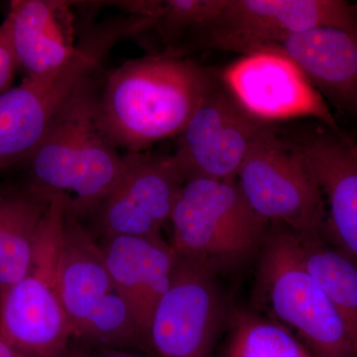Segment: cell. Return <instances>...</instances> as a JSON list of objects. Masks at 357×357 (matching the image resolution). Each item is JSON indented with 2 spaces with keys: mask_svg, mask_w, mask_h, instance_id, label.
Wrapping results in <instances>:
<instances>
[{
  "mask_svg": "<svg viewBox=\"0 0 357 357\" xmlns=\"http://www.w3.org/2000/svg\"><path fill=\"white\" fill-rule=\"evenodd\" d=\"M249 115L264 123L311 119L337 134L340 130L324 96L285 54L264 49L245 54L218 77Z\"/></svg>",
  "mask_w": 357,
  "mask_h": 357,
  "instance_id": "8fae6325",
  "label": "cell"
},
{
  "mask_svg": "<svg viewBox=\"0 0 357 357\" xmlns=\"http://www.w3.org/2000/svg\"><path fill=\"white\" fill-rule=\"evenodd\" d=\"M66 208L64 199H51L31 271L0 293V335L20 357H61L74 340L57 283Z\"/></svg>",
  "mask_w": 357,
  "mask_h": 357,
  "instance_id": "8992f818",
  "label": "cell"
},
{
  "mask_svg": "<svg viewBox=\"0 0 357 357\" xmlns=\"http://www.w3.org/2000/svg\"><path fill=\"white\" fill-rule=\"evenodd\" d=\"M354 6H356V10H357V2H356V3H354Z\"/></svg>",
  "mask_w": 357,
  "mask_h": 357,
  "instance_id": "d4e9b609",
  "label": "cell"
},
{
  "mask_svg": "<svg viewBox=\"0 0 357 357\" xmlns=\"http://www.w3.org/2000/svg\"><path fill=\"white\" fill-rule=\"evenodd\" d=\"M61 357H84L83 354H82L81 349H79V345H77V342H70L68 349H66L64 354H62Z\"/></svg>",
  "mask_w": 357,
  "mask_h": 357,
  "instance_id": "cb8c5ba5",
  "label": "cell"
},
{
  "mask_svg": "<svg viewBox=\"0 0 357 357\" xmlns=\"http://www.w3.org/2000/svg\"><path fill=\"white\" fill-rule=\"evenodd\" d=\"M217 357H317L283 326L245 309L229 310Z\"/></svg>",
  "mask_w": 357,
  "mask_h": 357,
  "instance_id": "ffe728a7",
  "label": "cell"
},
{
  "mask_svg": "<svg viewBox=\"0 0 357 357\" xmlns=\"http://www.w3.org/2000/svg\"><path fill=\"white\" fill-rule=\"evenodd\" d=\"M74 2L13 0L6 18L18 68L26 77H48L81 53L75 40Z\"/></svg>",
  "mask_w": 357,
  "mask_h": 357,
  "instance_id": "2e32d148",
  "label": "cell"
},
{
  "mask_svg": "<svg viewBox=\"0 0 357 357\" xmlns=\"http://www.w3.org/2000/svg\"><path fill=\"white\" fill-rule=\"evenodd\" d=\"M98 241L115 285L151 351L150 326L160 300L170 287L177 253L162 234L105 236Z\"/></svg>",
  "mask_w": 357,
  "mask_h": 357,
  "instance_id": "9a60e30c",
  "label": "cell"
},
{
  "mask_svg": "<svg viewBox=\"0 0 357 357\" xmlns=\"http://www.w3.org/2000/svg\"><path fill=\"white\" fill-rule=\"evenodd\" d=\"M124 158L123 175L91 218L96 238L161 234L187 180L174 154L147 150Z\"/></svg>",
  "mask_w": 357,
  "mask_h": 357,
  "instance_id": "7c38bea8",
  "label": "cell"
},
{
  "mask_svg": "<svg viewBox=\"0 0 357 357\" xmlns=\"http://www.w3.org/2000/svg\"><path fill=\"white\" fill-rule=\"evenodd\" d=\"M236 183L265 222L284 225L304 238L324 236L325 199L299 152L276 126L251 148Z\"/></svg>",
  "mask_w": 357,
  "mask_h": 357,
  "instance_id": "52a82bcc",
  "label": "cell"
},
{
  "mask_svg": "<svg viewBox=\"0 0 357 357\" xmlns=\"http://www.w3.org/2000/svg\"><path fill=\"white\" fill-rule=\"evenodd\" d=\"M288 137L328 202L324 237L357 259L356 143L319 123Z\"/></svg>",
  "mask_w": 357,
  "mask_h": 357,
  "instance_id": "5bb4252c",
  "label": "cell"
},
{
  "mask_svg": "<svg viewBox=\"0 0 357 357\" xmlns=\"http://www.w3.org/2000/svg\"><path fill=\"white\" fill-rule=\"evenodd\" d=\"M57 283L74 340L150 351L96 236L67 208L59 229Z\"/></svg>",
  "mask_w": 357,
  "mask_h": 357,
  "instance_id": "3957f363",
  "label": "cell"
},
{
  "mask_svg": "<svg viewBox=\"0 0 357 357\" xmlns=\"http://www.w3.org/2000/svg\"><path fill=\"white\" fill-rule=\"evenodd\" d=\"M76 342V340H75ZM84 357H141L135 354L126 351V349H114V347H98L76 342Z\"/></svg>",
  "mask_w": 357,
  "mask_h": 357,
  "instance_id": "7402d4cb",
  "label": "cell"
},
{
  "mask_svg": "<svg viewBox=\"0 0 357 357\" xmlns=\"http://www.w3.org/2000/svg\"><path fill=\"white\" fill-rule=\"evenodd\" d=\"M356 263H357V259H356Z\"/></svg>",
  "mask_w": 357,
  "mask_h": 357,
  "instance_id": "484cf974",
  "label": "cell"
},
{
  "mask_svg": "<svg viewBox=\"0 0 357 357\" xmlns=\"http://www.w3.org/2000/svg\"><path fill=\"white\" fill-rule=\"evenodd\" d=\"M174 250L218 275L259 252L269 223L256 215L236 180H185L170 220Z\"/></svg>",
  "mask_w": 357,
  "mask_h": 357,
  "instance_id": "5b68a950",
  "label": "cell"
},
{
  "mask_svg": "<svg viewBox=\"0 0 357 357\" xmlns=\"http://www.w3.org/2000/svg\"><path fill=\"white\" fill-rule=\"evenodd\" d=\"M51 199L29 185H0V293L31 271Z\"/></svg>",
  "mask_w": 357,
  "mask_h": 357,
  "instance_id": "ac0fdd59",
  "label": "cell"
},
{
  "mask_svg": "<svg viewBox=\"0 0 357 357\" xmlns=\"http://www.w3.org/2000/svg\"><path fill=\"white\" fill-rule=\"evenodd\" d=\"M335 27L357 33L354 3L344 0H225L191 51L251 53L273 49L307 30Z\"/></svg>",
  "mask_w": 357,
  "mask_h": 357,
  "instance_id": "ba28073f",
  "label": "cell"
},
{
  "mask_svg": "<svg viewBox=\"0 0 357 357\" xmlns=\"http://www.w3.org/2000/svg\"><path fill=\"white\" fill-rule=\"evenodd\" d=\"M273 49L293 60L326 100L357 121V33L314 28Z\"/></svg>",
  "mask_w": 357,
  "mask_h": 357,
  "instance_id": "e0dca14e",
  "label": "cell"
},
{
  "mask_svg": "<svg viewBox=\"0 0 357 357\" xmlns=\"http://www.w3.org/2000/svg\"><path fill=\"white\" fill-rule=\"evenodd\" d=\"M270 126L249 115L218 79L177 136L174 156L187 180L234 181L251 148Z\"/></svg>",
  "mask_w": 357,
  "mask_h": 357,
  "instance_id": "4fadbf2b",
  "label": "cell"
},
{
  "mask_svg": "<svg viewBox=\"0 0 357 357\" xmlns=\"http://www.w3.org/2000/svg\"><path fill=\"white\" fill-rule=\"evenodd\" d=\"M255 300L266 318L290 331L317 357H354L342 319L307 271L299 238L284 225L269 223Z\"/></svg>",
  "mask_w": 357,
  "mask_h": 357,
  "instance_id": "277c9868",
  "label": "cell"
},
{
  "mask_svg": "<svg viewBox=\"0 0 357 357\" xmlns=\"http://www.w3.org/2000/svg\"><path fill=\"white\" fill-rule=\"evenodd\" d=\"M307 271L316 279L342 319L357 357V263L324 236L299 237Z\"/></svg>",
  "mask_w": 357,
  "mask_h": 357,
  "instance_id": "d6986e66",
  "label": "cell"
},
{
  "mask_svg": "<svg viewBox=\"0 0 357 357\" xmlns=\"http://www.w3.org/2000/svg\"><path fill=\"white\" fill-rule=\"evenodd\" d=\"M18 63L6 20L0 24V95L10 89Z\"/></svg>",
  "mask_w": 357,
  "mask_h": 357,
  "instance_id": "44dd1931",
  "label": "cell"
},
{
  "mask_svg": "<svg viewBox=\"0 0 357 357\" xmlns=\"http://www.w3.org/2000/svg\"><path fill=\"white\" fill-rule=\"evenodd\" d=\"M81 53L48 77H26L0 95V172L24 163L41 144L68 105L102 70L107 49L81 40Z\"/></svg>",
  "mask_w": 357,
  "mask_h": 357,
  "instance_id": "9c48e42d",
  "label": "cell"
},
{
  "mask_svg": "<svg viewBox=\"0 0 357 357\" xmlns=\"http://www.w3.org/2000/svg\"><path fill=\"white\" fill-rule=\"evenodd\" d=\"M0 357H20L0 335Z\"/></svg>",
  "mask_w": 357,
  "mask_h": 357,
  "instance_id": "603a6c76",
  "label": "cell"
},
{
  "mask_svg": "<svg viewBox=\"0 0 357 357\" xmlns=\"http://www.w3.org/2000/svg\"><path fill=\"white\" fill-rule=\"evenodd\" d=\"M218 77L181 56L152 53L112 70L98 93L100 126L126 153L182 132Z\"/></svg>",
  "mask_w": 357,
  "mask_h": 357,
  "instance_id": "6da1fadb",
  "label": "cell"
},
{
  "mask_svg": "<svg viewBox=\"0 0 357 357\" xmlns=\"http://www.w3.org/2000/svg\"><path fill=\"white\" fill-rule=\"evenodd\" d=\"M229 310L218 274L178 256L170 287L154 312L150 349L158 357H213Z\"/></svg>",
  "mask_w": 357,
  "mask_h": 357,
  "instance_id": "30bf717a",
  "label": "cell"
},
{
  "mask_svg": "<svg viewBox=\"0 0 357 357\" xmlns=\"http://www.w3.org/2000/svg\"><path fill=\"white\" fill-rule=\"evenodd\" d=\"M98 77L82 89L24 163L29 185L60 197L79 220L93 218L126 170V158L98 117Z\"/></svg>",
  "mask_w": 357,
  "mask_h": 357,
  "instance_id": "7a4b0ae2",
  "label": "cell"
}]
</instances>
